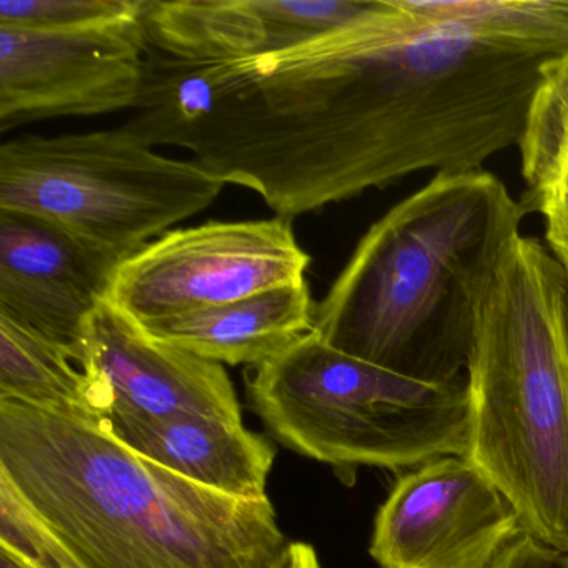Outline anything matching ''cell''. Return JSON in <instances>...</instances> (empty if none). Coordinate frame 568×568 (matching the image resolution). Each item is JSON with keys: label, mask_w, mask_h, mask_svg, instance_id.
Returning a JSON list of instances; mask_svg holds the SVG:
<instances>
[{"label": "cell", "mask_w": 568, "mask_h": 568, "mask_svg": "<svg viewBox=\"0 0 568 568\" xmlns=\"http://www.w3.org/2000/svg\"><path fill=\"white\" fill-rule=\"evenodd\" d=\"M567 272L518 235L481 301L467 367L468 447L525 531L568 551Z\"/></svg>", "instance_id": "4"}, {"label": "cell", "mask_w": 568, "mask_h": 568, "mask_svg": "<svg viewBox=\"0 0 568 568\" xmlns=\"http://www.w3.org/2000/svg\"><path fill=\"white\" fill-rule=\"evenodd\" d=\"M0 400L105 420L109 404L64 352L0 317Z\"/></svg>", "instance_id": "15"}, {"label": "cell", "mask_w": 568, "mask_h": 568, "mask_svg": "<svg viewBox=\"0 0 568 568\" xmlns=\"http://www.w3.org/2000/svg\"><path fill=\"white\" fill-rule=\"evenodd\" d=\"M524 534L494 481L448 455L398 478L375 517L371 555L381 568H490Z\"/></svg>", "instance_id": "9"}, {"label": "cell", "mask_w": 568, "mask_h": 568, "mask_svg": "<svg viewBox=\"0 0 568 568\" xmlns=\"http://www.w3.org/2000/svg\"><path fill=\"white\" fill-rule=\"evenodd\" d=\"M0 544L49 568H271L285 538L267 498L179 477L105 428L0 400Z\"/></svg>", "instance_id": "2"}, {"label": "cell", "mask_w": 568, "mask_h": 568, "mask_svg": "<svg viewBox=\"0 0 568 568\" xmlns=\"http://www.w3.org/2000/svg\"><path fill=\"white\" fill-rule=\"evenodd\" d=\"M527 214L485 169L435 174L365 232L312 334L414 381L467 377L481 301Z\"/></svg>", "instance_id": "3"}, {"label": "cell", "mask_w": 568, "mask_h": 568, "mask_svg": "<svg viewBox=\"0 0 568 568\" xmlns=\"http://www.w3.org/2000/svg\"><path fill=\"white\" fill-rule=\"evenodd\" d=\"M490 568H568V551L524 534L501 551Z\"/></svg>", "instance_id": "17"}, {"label": "cell", "mask_w": 568, "mask_h": 568, "mask_svg": "<svg viewBox=\"0 0 568 568\" xmlns=\"http://www.w3.org/2000/svg\"><path fill=\"white\" fill-rule=\"evenodd\" d=\"M105 428L132 452L179 477L239 498H267L275 450L244 424L178 415L169 418L109 417Z\"/></svg>", "instance_id": "12"}, {"label": "cell", "mask_w": 568, "mask_h": 568, "mask_svg": "<svg viewBox=\"0 0 568 568\" xmlns=\"http://www.w3.org/2000/svg\"><path fill=\"white\" fill-rule=\"evenodd\" d=\"M122 262L41 219L0 211V317L81 367L89 321Z\"/></svg>", "instance_id": "10"}, {"label": "cell", "mask_w": 568, "mask_h": 568, "mask_svg": "<svg viewBox=\"0 0 568 568\" xmlns=\"http://www.w3.org/2000/svg\"><path fill=\"white\" fill-rule=\"evenodd\" d=\"M292 221H209L172 229L119 265L109 304L135 324L231 304L307 281Z\"/></svg>", "instance_id": "7"}, {"label": "cell", "mask_w": 568, "mask_h": 568, "mask_svg": "<svg viewBox=\"0 0 568 568\" xmlns=\"http://www.w3.org/2000/svg\"><path fill=\"white\" fill-rule=\"evenodd\" d=\"M518 149L521 204L544 217L548 251L568 275V51L548 64Z\"/></svg>", "instance_id": "14"}, {"label": "cell", "mask_w": 568, "mask_h": 568, "mask_svg": "<svg viewBox=\"0 0 568 568\" xmlns=\"http://www.w3.org/2000/svg\"><path fill=\"white\" fill-rule=\"evenodd\" d=\"M315 305L305 281L142 328L207 361L257 368L312 334Z\"/></svg>", "instance_id": "13"}, {"label": "cell", "mask_w": 568, "mask_h": 568, "mask_svg": "<svg viewBox=\"0 0 568 568\" xmlns=\"http://www.w3.org/2000/svg\"><path fill=\"white\" fill-rule=\"evenodd\" d=\"M255 414L285 447L341 471L412 468L468 447L467 377L427 384L315 334L247 375Z\"/></svg>", "instance_id": "5"}, {"label": "cell", "mask_w": 568, "mask_h": 568, "mask_svg": "<svg viewBox=\"0 0 568 568\" xmlns=\"http://www.w3.org/2000/svg\"><path fill=\"white\" fill-rule=\"evenodd\" d=\"M81 368L108 400L109 417L199 415L242 424L224 365L152 338L109 301L89 321Z\"/></svg>", "instance_id": "11"}, {"label": "cell", "mask_w": 568, "mask_h": 568, "mask_svg": "<svg viewBox=\"0 0 568 568\" xmlns=\"http://www.w3.org/2000/svg\"><path fill=\"white\" fill-rule=\"evenodd\" d=\"M144 0H2L0 28L64 31L129 18Z\"/></svg>", "instance_id": "16"}, {"label": "cell", "mask_w": 568, "mask_h": 568, "mask_svg": "<svg viewBox=\"0 0 568 568\" xmlns=\"http://www.w3.org/2000/svg\"><path fill=\"white\" fill-rule=\"evenodd\" d=\"M564 325H565V335H567V344H568V275H567V282H565V288H564Z\"/></svg>", "instance_id": "20"}, {"label": "cell", "mask_w": 568, "mask_h": 568, "mask_svg": "<svg viewBox=\"0 0 568 568\" xmlns=\"http://www.w3.org/2000/svg\"><path fill=\"white\" fill-rule=\"evenodd\" d=\"M141 12L64 31L0 28V134L48 119L134 111L148 51Z\"/></svg>", "instance_id": "8"}, {"label": "cell", "mask_w": 568, "mask_h": 568, "mask_svg": "<svg viewBox=\"0 0 568 568\" xmlns=\"http://www.w3.org/2000/svg\"><path fill=\"white\" fill-rule=\"evenodd\" d=\"M271 568H322L317 551L304 541L287 544Z\"/></svg>", "instance_id": "18"}, {"label": "cell", "mask_w": 568, "mask_h": 568, "mask_svg": "<svg viewBox=\"0 0 568 568\" xmlns=\"http://www.w3.org/2000/svg\"><path fill=\"white\" fill-rule=\"evenodd\" d=\"M0 568H48L22 554L18 548L0 544Z\"/></svg>", "instance_id": "19"}, {"label": "cell", "mask_w": 568, "mask_h": 568, "mask_svg": "<svg viewBox=\"0 0 568 568\" xmlns=\"http://www.w3.org/2000/svg\"><path fill=\"white\" fill-rule=\"evenodd\" d=\"M567 51L504 34L464 0H374L287 51L165 59L145 129L294 221L415 172L484 171L518 148Z\"/></svg>", "instance_id": "1"}, {"label": "cell", "mask_w": 568, "mask_h": 568, "mask_svg": "<svg viewBox=\"0 0 568 568\" xmlns=\"http://www.w3.org/2000/svg\"><path fill=\"white\" fill-rule=\"evenodd\" d=\"M224 187L125 125L0 145V211L41 219L121 262L211 207Z\"/></svg>", "instance_id": "6"}]
</instances>
